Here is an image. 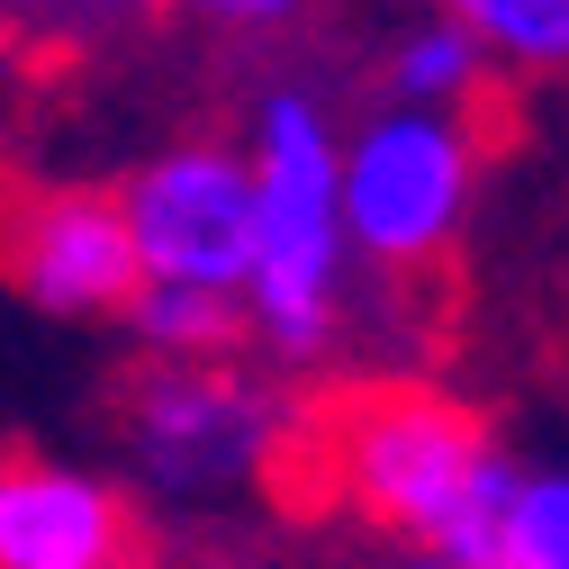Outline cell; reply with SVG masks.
Returning a JSON list of instances; mask_svg holds the SVG:
<instances>
[{"mask_svg":"<svg viewBox=\"0 0 569 569\" xmlns=\"http://www.w3.org/2000/svg\"><path fill=\"white\" fill-rule=\"evenodd\" d=\"M82 10H100V19H127V10H154V0H82Z\"/></svg>","mask_w":569,"mask_h":569,"instance_id":"14","label":"cell"},{"mask_svg":"<svg viewBox=\"0 0 569 569\" xmlns=\"http://www.w3.org/2000/svg\"><path fill=\"white\" fill-rule=\"evenodd\" d=\"M136 551L127 488L46 461V452H0V569H109Z\"/></svg>","mask_w":569,"mask_h":569,"instance_id":"7","label":"cell"},{"mask_svg":"<svg viewBox=\"0 0 569 569\" xmlns=\"http://www.w3.org/2000/svg\"><path fill=\"white\" fill-rule=\"evenodd\" d=\"M488 54V73H569V0H435Z\"/></svg>","mask_w":569,"mask_h":569,"instance_id":"10","label":"cell"},{"mask_svg":"<svg viewBox=\"0 0 569 569\" xmlns=\"http://www.w3.org/2000/svg\"><path fill=\"white\" fill-rule=\"evenodd\" d=\"M317 435L352 516L407 533V551L425 560H507L525 470L461 398L425 380H362L317 416Z\"/></svg>","mask_w":569,"mask_h":569,"instance_id":"1","label":"cell"},{"mask_svg":"<svg viewBox=\"0 0 569 569\" xmlns=\"http://www.w3.org/2000/svg\"><path fill=\"white\" fill-rule=\"evenodd\" d=\"M0 271L37 317H63V326L127 317L136 280H146L127 218H118V190H82V181L19 190L0 208Z\"/></svg>","mask_w":569,"mask_h":569,"instance_id":"6","label":"cell"},{"mask_svg":"<svg viewBox=\"0 0 569 569\" xmlns=\"http://www.w3.org/2000/svg\"><path fill=\"white\" fill-rule=\"evenodd\" d=\"M516 569H569V470H525L516 525H507Z\"/></svg>","mask_w":569,"mask_h":569,"instance_id":"11","label":"cell"},{"mask_svg":"<svg viewBox=\"0 0 569 569\" xmlns=\"http://www.w3.org/2000/svg\"><path fill=\"white\" fill-rule=\"evenodd\" d=\"M109 569H181V560H154V551H127V560H109Z\"/></svg>","mask_w":569,"mask_h":569,"instance_id":"15","label":"cell"},{"mask_svg":"<svg viewBox=\"0 0 569 569\" xmlns=\"http://www.w3.org/2000/svg\"><path fill=\"white\" fill-rule=\"evenodd\" d=\"M172 10H190V19H208V28H236V37H253V28H290L308 0H172Z\"/></svg>","mask_w":569,"mask_h":569,"instance_id":"12","label":"cell"},{"mask_svg":"<svg viewBox=\"0 0 569 569\" xmlns=\"http://www.w3.org/2000/svg\"><path fill=\"white\" fill-rule=\"evenodd\" d=\"M479 82H488V54H479L443 10H425V19H407V28L389 37V100H398V109H443V118H461V109L479 100Z\"/></svg>","mask_w":569,"mask_h":569,"instance_id":"9","label":"cell"},{"mask_svg":"<svg viewBox=\"0 0 569 569\" xmlns=\"http://www.w3.org/2000/svg\"><path fill=\"white\" fill-rule=\"evenodd\" d=\"M253 271H244V335L280 362H317L343 317V208H335V109L299 82L253 100Z\"/></svg>","mask_w":569,"mask_h":569,"instance_id":"2","label":"cell"},{"mask_svg":"<svg viewBox=\"0 0 569 569\" xmlns=\"http://www.w3.org/2000/svg\"><path fill=\"white\" fill-rule=\"evenodd\" d=\"M127 335H136L146 362H236L244 299H227V290H172V280H136Z\"/></svg>","mask_w":569,"mask_h":569,"instance_id":"8","label":"cell"},{"mask_svg":"<svg viewBox=\"0 0 569 569\" xmlns=\"http://www.w3.org/2000/svg\"><path fill=\"white\" fill-rule=\"evenodd\" d=\"M470 181H479L470 118L380 100L371 118L335 136V208H343L352 262H380V271L435 262L470 218Z\"/></svg>","mask_w":569,"mask_h":569,"instance_id":"3","label":"cell"},{"mask_svg":"<svg viewBox=\"0 0 569 569\" xmlns=\"http://www.w3.org/2000/svg\"><path fill=\"white\" fill-rule=\"evenodd\" d=\"M398 569H516V560H425V551H407Z\"/></svg>","mask_w":569,"mask_h":569,"instance_id":"13","label":"cell"},{"mask_svg":"<svg viewBox=\"0 0 569 569\" xmlns=\"http://www.w3.org/2000/svg\"><path fill=\"white\" fill-rule=\"evenodd\" d=\"M118 218L136 244V271L172 290H227L244 299L253 271V172L236 146H163L118 181Z\"/></svg>","mask_w":569,"mask_h":569,"instance_id":"5","label":"cell"},{"mask_svg":"<svg viewBox=\"0 0 569 569\" xmlns=\"http://www.w3.org/2000/svg\"><path fill=\"white\" fill-rule=\"evenodd\" d=\"M280 452H290V398L236 362H154L127 389V461L172 507L253 488Z\"/></svg>","mask_w":569,"mask_h":569,"instance_id":"4","label":"cell"}]
</instances>
